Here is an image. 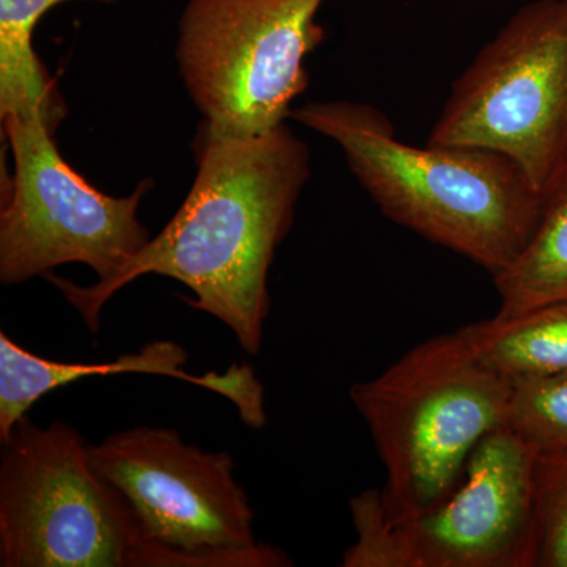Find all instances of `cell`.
Listing matches in <instances>:
<instances>
[{
	"label": "cell",
	"instance_id": "obj_14",
	"mask_svg": "<svg viewBox=\"0 0 567 567\" xmlns=\"http://www.w3.org/2000/svg\"><path fill=\"white\" fill-rule=\"evenodd\" d=\"M507 427L537 453L567 447V371L509 379Z\"/></svg>",
	"mask_w": 567,
	"mask_h": 567
},
{
	"label": "cell",
	"instance_id": "obj_7",
	"mask_svg": "<svg viewBox=\"0 0 567 567\" xmlns=\"http://www.w3.org/2000/svg\"><path fill=\"white\" fill-rule=\"evenodd\" d=\"M324 0H189L177 59L204 121L233 136L284 125L306 91L305 58L323 41Z\"/></svg>",
	"mask_w": 567,
	"mask_h": 567
},
{
	"label": "cell",
	"instance_id": "obj_6",
	"mask_svg": "<svg viewBox=\"0 0 567 567\" xmlns=\"http://www.w3.org/2000/svg\"><path fill=\"white\" fill-rule=\"evenodd\" d=\"M537 451L507 425L488 432L453 491L390 522L380 488L350 499L357 543L346 567H536Z\"/></svg>",
	"mask_w": 567,
	"mask_h": 567
},
{
	"label": "cell",
	"instance_id": "obj_1",
	"mask_svg": "<svg viewBox=\"0 0 567 567\" xmlns=\"http://www.w3.org/2000/svg\"><path fill=\"white\" fill-rule=\"evenodd\" d=\"M193 152L197 174L185 203L117 274L87 287L52 271L43 278L92 334H99L104 306L123 287L145 275L173 278L192 290L186 303L226 324L246 353L257 354L271 305L268 274L311 178V155L286 125L233 136L205 121Z\"/></svg>",
	"mask_w": 567,
	"mask_h": 567
},
{
	"label": "cell",
	"instance_id": "obj_8",
	"mask_svg": "<svg viewBox=\"0 0 567 567\" xmlns=\"http://www.w3.org/2000/svg\"><path fill=\"white\" fill-rule=\"evenodd\" d=\"M14 173L0 212V281L22 284L63 264H84L107 281L151 240L137 219L152 188L112 197L63 159L43 112L2 118Z\"/></svg>",
	"mask_w": 567,
	"mask_h": 567
},
{
	"label": "cell",
	"instance_id": "obj_11",
	"mask_svg": "<svg viewBox=\"0 0 567 567\" xmlns=\"http://www.w3.org/2000/svg\"><path fill=\"white\" fill-rule=\"evenodd\" d=\"M477 357L506 379L567 371V300L458 328Z\"/></svg>",
	"mask_w": 567,
	"mask_h": 567
},
{
	"label": "cell",
	"instance_id": "obj_12",
	"mask_svg": "<svg viewBox=\"0 0 567 567\" xmlns=\"http://www.w3.org/2000/svg\"><path fill=\"white\" fill-rule=\"evenodd\" d=\"M63 2L71 0H0V117L41 111L54 132L65 118L66 106L58 85L32 43L41 18Z\"/></svg>",
	"mask_w": 567,
	"mask_h": 567
},
{
	"label": "cell",
	"instance_id": "obj_9",
	"mask_svg": "<svg viewBox=\"0 0 567 567\" xmlns=\"http://www.w3.org/2000/svg\"><path fill=\"white\" fill-rule=\"evenodd\" d=\"M93 470L134 511L145 539L173 548L186 567H279L290 559L260 546L252 507L229 454L183 442L174 429L140 427L89 445Z\"/></svg>",
	"mask_w": 567,
	"mask_h": 567
},
{
	"label": "cell",
	"instance_id": "obj_3",
	"mask_svg": "<svg viewBox=\"0 0 567 567\" xmlns=\"http://www.w3.org/2000/svg\"><path fill=\"white\" fill-rule=\"evenodd\" d=\"M509 379L488 368L461 331L413 347L382 374L354 383L385 486L383 513L402 522L445 498L477 443L506 425Z\"/></svg>",
	"mask_w": 567,
	"mask_h": 567
},
{
	"label": "cell",
	"instance_id": "obj_5",
	"mask_svg": "<svg viewBox=\"0 0 567 567\" xmlns=\"http://www.w3.org/2000/svg\"><path fill=\"white\" fill-rule=\"evenodd\" d=\"M429 144L499 153L547 197L567 173V0L507 21L451 89Z\"/></svg>",
	"mask_w": 567,
	"mask_h": 567
},
{
	"label": "cell",
	"instance_id": "obj_10",
	"mask_svg": "<svg viewBox=\"0 0 567 567\" xmlns=\"http://www.w3.org/2000/svg\"><path fill=\"white\" fill-rule=\"evenodd\" d=\"M188 353L174 341H155L137 353H126L104 363H63L29 352L0 331V442L10 439L21 417L51 391L87 377L152 374L185 380L226 398L237 406L248 427L267 423L264 386L249 364H233L227 371L194 375L186 371Z\"/></svg>",
	"mask_w": 567,
	"mask_h": 567
},
{
	"label": "cell",
	"instance_id": "obj_15",
	"mask_svg": "<svg viewBox=\"0 0 567 567\" xmlns=\"http://www.w3.org/2000/svg\"><path fill=\"white\" fill-rule=\"evenodd\" d=\"M536 567H567V447L537 453Z\"/></svg>",
	"mask_w": 567,
	"mask_h": 567
},
{
	"label": "cell",
	"instance_id": "obj_13",
	"mask_svg": "<svg viewBox=\"0 0 567 567\" xmlns=\"http://www.w3.org/2000/svg\"><path fill=\"white\" fill-rule=\"evenodd\" d=\"M492 279L499 315L567 300V173L546 197L543 218L525 251Z\"/></svg>",
	"mask_w": 567,
	"mask_h": 567
},
{
	"label": "cell",
	"instance_id": "obj_4",
	"mask_svg": "<svg viewBox=\"0 0 567 567\" xmlns=\"http://www.w3.org/2000/svg\"><path fill=\"white\" fill-rule=\"evenodd\" d=\"M2 446L0 566L182 567L178 551L145 539L73 425L25 415Z\"/></svg>",
	"mask_w": 567,
	"mask_h": 567
},
{
	"label": "cell",
	"instance_id": "obj_2",
	"mask_svg": "<svg viewBox=\"0 0 567 567\" xmlns=\"http://www.w3.org/2000/svg\"><path fill=\"white\" fill-rule=\"evenodd\" d=\"M295 121L334 141L380 210L494 276L527 248L546 197L499 153L464 145L406 144L363 103H309Z\"/></svg>",
	"mask_w": 567,
	"mask_h": 567
}]
</instances>
